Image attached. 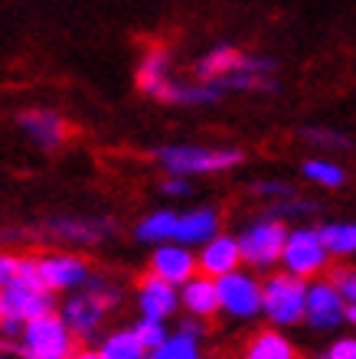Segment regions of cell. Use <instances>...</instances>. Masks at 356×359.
Wrapping results in <instances>:
<instances>
[{
  "mask_svg": "<svg viewBox=\"0 0 356 359\" xmlns=\"http://www.w3.org/2000/svg\"><path fill=\"white\" fill-rule=\"evenodd\" d=\"M245 161L239 147H209V144H167L154 151V163L167 177H213V173H232Z\"/></svg>",
  "mask_w": 356,
  "mask_h": 359,
  "instance_id": "obj_1",
  "label": "cell"
},
{
  "mask_svg": "<svg viewBox=\"0 0 356 359\" xmlns=\"http://www.w3.org/2000/svg\"><path fill=\"white\" fill-rule=\"evenodd\" d=\"M118 301H121V291L108 278H92L82 291H72L62 297L59 317L69 323V330L79 340H95L102 333L108 313L118 307Z\"/></svg>",
  "mask_w": 356,
  "mask_h": 359,
  "instance_id": "obj_2",
  "label": "cell"
},
{
  "mask_svg": "<svg viewBox=\"0 0 356 359\" xmlns=\"http://www.w3.org/2000/svg\"><path fill=\"white\" fill-rule=\"evenodd\" d=\"M7 350L17 359H72L79 353V337L69 330L59 311H53L39 320H29L17 340L7 343Z\"/></svg>",
  "mask_w": 356,
  "mask_h": 359,
  "instance_id": "obj_3",
  "label": "cell"
},
{
  "mask_svg": "<svg viewBox=\"0 0 356 359\" xmlns=\"http://www.w3.org/2000/svg\"><path fill=\"white\" fill-rule=\"evenodd\" d=\"M308 284L298 274L284 271H268L262 278V291H265V307L262 317L268 320V327H278V330H291L304 323L308 317Z\"/></svg>",
  "mask_w": 356,
  "mask_h": 359,
  "instance_id": "obj_4",
  "label": "cell"
},
{
  "mask_svg": "<svg viewBox=\"0 0 356 359\" xmlns=\"http://www.w3.org/2000/svg\"><path fill=\"white\" fill-rule=\"evenodd\" d=\"M53 311H59L56 294L46 291L43 284H29V281L0 284V330H4L7 340H17L20 330L29 320H39V317H46Z\"/></svg>",
  "mask_w": 356,
  "mask_h": 359,
  "instance_id": "obj_5",
  "label": "cell"
},
{
  "mask_svg": "<svg viewBox=\"0 0 356 359\" xmlns=\"http://www.w3.org/2000/svg\"><path fill=\"white\" fill-rule=\"evenodd\" d=\"M288 229H291V222H284L278 216H268V212L239 229L245 268L265 271V274L278 271L284 258V245H288Z\"/></svg>",
  "mask_w": 356,
  "mask_h": 359,
  "instance_id": "obj_6",
  "label": "cell"
},
{
  "mask_svg": "<svg viewBox=\"0 0 356 359\" xmlns=\"http://www.w3.org/2000/svg\"><path fill=\"white\" fill-rule=\"evenodd\" d=\"M282 268L291 274H298L304 281L324 278L334 268V255L324 245L320 226H308V222H291L288 229V245H284Z\"/></svg>",
  "mask_w": 356,
  "mask_h": 359,
  "instance_id": "obj_7",
  "label": "cell"
},
{
  "mask_svg": "<svg viewBox=\"0 0 356 359\" xmlns=\"http://www.w3.org/2000/svg\"><path fill=\"white\" fill-rule=\"evenodd\" d=\"M235 72H252V76L272 79L275 72H278V62L268 56L245 53V49L232 46V43H219V46L206 49V53L193 62V76H197L199 82H216V79L235 76Z\"/></svg>",
  "mask_w": 356,
  "mask_h": 359,
  "instance_id": "obj_8",
  "label": "cell"
},
{
  "mask_svg": "<svg viewBox=\"0 0 356 359\" xmlns=\"http://www.w3.org/2000/svg\"><path fill=\"white\" fill-rule=\"evenodd\" d=\"M216 291H219L223 317H229V320H255V317H262L265 291H262V278H255L252 268H239V271L219 278Z\"/></svg>",
  "mask_w": 356,
  "mask_h": 359,
  "instance_id": "obj_9",
  "label": "cell"
},
{
  "mask_svg": "<svg viewBox=\"0 0 356 359\" xmlns=\"http://www.w3.org/2000/svg\"><path fill=\"white\" fill-rule=\"evenodd\" d=\"M37 268L43 287L53 294L82 291L85 284L95 278L92 265L82 255H75V252H43V255H37Z\"/></svg>",
  "mask_w": 356,
  "mask_h": 359,
  "instance_id": "obj_10",
  "label": "cell"
},
{
  "mask_svg": "<svg viewBox=\"0 0 356 359\" xmlns=\"http://www.w3.org/2000/svg\"><path fill=\"white\" fill-rule=\"evenodd\" d=\"M347 323V301L330 274L324 278H314L308 284V317H304V327H310L314 333H334Z\"/></svg>",
  "mask_w": 356,
  "mask_h": 359,
  "instance_id": "obj_11",
  "label": "cell"
},
{
  "mask_svg": "<svg viewBox=\"0 0 356 359\" xmlns=\"http://www.w3.org/2000/svg\"><path fill=\"white\" fill-rule=\"evenodd\" d=\"M134 307L138 317H154V320H170L180 313V287L167 284L157 274L144 271L134 281Z\"/></svg>",
  "mask_w": 356,
  "mask_h": 359,
  "instance_id": "obj_12",
  "label": "cell"
},
{
  "mask_svg": "<svg viewBox=\"0 0 356 359\" xmlns=\"http://www.w3.org/2000/svg\"><path fill=\"white\" fill-rule=\"evenodd\" d=\"M147 271L164 278L167 284H183L190 278H197L199 274V258H197V248L183 245V242H164V245H154L147 258Z\"/></svg>",
  "mask_w": 356,
  "mask_h": 359,
  "instance_id": "obj_13",
  "label": "cell"
},
{
  "mask_svg": "<svg viewBox=\"0 0 356 359\" xmlns=\"http://www.w3.org/2000/svg\"><path fill=\"white\" fill-rule=\"evenodd\" d=\"M43 232H46V238L66 242V245H98L114 232V222L102 216H56L43 222Z\"/></svg>",
  "mask_w": 356,
  "mask_h": 359,
  "instance_id": "obj_14",
  "label": "cell"
},
{
  "mask_svg": "<svg viewBox=\"0 0 356 359\" xmlns=\"http://www.w3.org/2000/svg\"><path fill=\"white\" fill-rule=\"evenodd\" d=\"M17 128L43 151H56L69 141V121L53 108H23L17 114Z\"/></svg>",
  "mask_w": 356,
  "mask_h": 359,
  "instance_id": "obj_15",
  "label": "cell"
},
{
  "mask_svg": "<svg viewBox=\"0 0 356 359\" xmlns=\"http://www.w3.org/2000/svg\"><path fill=\"white\" fill-rule=\"evenodd\" d=\"M197 258H199V274H206L213 281H219L225 274L245 268L239 232H219L216 238H209L206 245L197 248Z\"/></svg>",
  "mask_w": 356,
  "mask_h": 359,
  "instance_id": "obj_16",
  "label": "cell"
},
{
  "mask_svg": "<svg viewBox=\"0 0 356 359\" xmlns=\"http://www.w3.org/2000/svg\"><path fill=\"white\" fill-rule=\"evenodd\" d=\"M173 82V69H170V53L164 46H147L144 56L134 66V86L138 92H144L147 98L160 102V95L167 92V86Z\"/></svg>",
  "mask_w": 356,
  "mask_h": 359,
  "instance_id": "obj_17",
  "label": "cell"
},
{
  "mask_svg": "<svg viewBox=\"0 0 356 359\" xmlns=\"http://www.w3.org/2000/svg\"><path fill=\"white\" fill-rule=\"evenodd\" d=\"M180 313L183 317H197V320H213L219 317V291H216V281L206 274H197L190 278L183 287H180Z\"/></svg>",
  "mask_w": 356,
  "mask_h": 359,
  "instance_id": "obj_18",
  "label": "cell"
},
{
  "mask_svg": "<svg viewBox=\"0 0 356 359\" xmlns=\"http://www.w3.org/2000/svg\"><path fill=\"white\" fill-rule=\"evenodd\" d=\"M223 232V216L213 206H193L187 212H180V226H177V242L190 248L206 245L209 238H216Z\"/></svg>",
  "mask_w": 356,
  "mask_h": 359,
  "instance_id": "obj_19",
  "label": "cell"
},
{
  "mask_svg": "<svg viewBox=\"0 0 356 359\" xmlns=\"http://www.w3.org/2000/svg\"><path fill=\"white\" fill-rule=\"evenodd\" d=\"M239 359H298V346L291 343V337H284V330L265 327L245 340Z\"/></svg>",
  "mask_w": 356,
  "mask_h": 359,
  "instance_id": "obj_20",
  "label": "cell"
},
{
  "mask_svg": "<svg viewBox=\"0 0 356 359\" xmlns=\"http://www.w3.org/2000/svg\"><path fill=\"white\" fill-rule=\"evenodd\" d=\"M180 212L173 209H150L144 219L134 222V238L144 245H164V242H177Z\"/></svg>",
  "mask_w": 356,
  "mask_h": 359,
  "instance_id": "obj_21",
  "label": "cell"
},
{
  "mask_svg": "<svg viewBox=\"0 0 356 359\" xmlns=\"http://www.w3.org/2000/svg\"><path fill=\"white\" fill-rule=\"evenodd\" d=\"M320 236H324V245L330 248L334 262H350V258H356V219L320 222Z\"/></svg>",
  "mask_w": 356,
  "mask_h": 359,
  "instance_id": "obj_22",
  "label": "cell"
},
{
  "mask_svg": "<svg viewBox=\"0 0 356 359\" xmlns=\"http://www.w3.org/2000/svg\"><path fill=\"white\" fill-rule=\"evenodd\" d=\"M98 350L105 353V359H144L147 356V350H144V343L134 327L108 330L102 340H98Z\"/></svg>",
  "mask_w": 356,
  "mask_h": 359,
  "instance_id": "obj_23",
  "label": "cell"
},
{
  "mask_svg": "<svg viewBox=\"0 0 356 359\" xmlns=\"http://www.w3.org/2000/svg\"><path fill=\"white\" fill-rule=\"evenodd\" d=\"M301 177L320 189H340L347 183V170L337 161H330V157H308V161H301Z\"/></svg>",
  "mask_w": 356,
  "mask_h": 359,
  "instance_id": "obj_24",
  "label": "cell"
},
{
  "mask_svg": "<svg viewBox=\"0 0 356 359\" xmlns=\"http://www.w3.org/2000/svg\"><path fill=\"white\" fill-rule=\"evenodd\" d=\"M150 356L154 359H203V350H199V337H193L187 330H173Z\"/></svg>",
  "mask_w": 356,
  "mask_h": 359,
  "instance_id": "obj_25",
  "label": "cell"
},
{
  "mask_svg": "<svg viewBox=\"0 0 356 359\" xmlns=\"http://www.w3.org/2000/svg\"><path fill=\"white\" fill-rule=\"evenodd\" d=\"M301 137L310 144V147H317V151L330 154V151H350L353 147V137L350 134H340L334 128H301Z\"/></svg>",
  "mask_w": 356,
  "mask_h": 359,
  "instance_id": "obj_26",
  "label": "cell"
},
{
  "mask_svg": "<svg viewBox=\"0 0 356 359\" xmlns=\"http://www.w3.org/2000/svg\"><path fill=\"white\" fill-rule=\"evenodd\" d=\"M131 327L138 330V337H141V343H144V350H147V353H154L160 343H164L170 333H173L167 327V320H154V317H138Z\"/></svg>",
  "mask_w": 356,
  "mask_h": 359,
  "instance_id": "obj_27",
  "label": "cell"
},
{
  "mask_svg": "<svg viewBox=\"0 0 356 359\" xmlns=\"http://www.w3.org/2000/svg\"><path fill=\"white\" fill-rule=\"evenodd\" d=\"M268 216H278V219H298V216H308V212H314V203L310 199H301L298 193L288 199H278V203H268V209H265Z\"/></svg>",
  "mask_w": 356,
  "mask_h": 359,
  "instance_id": "obj_28",
  "label": "cell"
},
{
  "mask_svg": "<svg viewBox=\"0 0 356 359\" xmlns=\"http://www.w3.org/2000/svg\"><path fill=\"white\" fill-rule=\"evenodd\" d=\"M330 281L340 287V294H343L347 307H356V265H350V262L334 265V268H330Z\"/></svg>",
  "mask_w": 356,
  "mask_h": 359,
  "instance_id": "obj_29",
  "label": "cell"
},
{
  "mask_svg": "<svg viewBox=\"0 0 356 359\" xmlns=\"http://www.w3.org/2000/svg\"><path fill=\"white\" fill-rule=\"evenodd\" d=\"M252 193L258 199H265V206H268V203H278V199L294 196V187H291V183H284V180H255Z\"/></svg>",
  "mask_w": 356,
  "mask_h": 359,
  "instance_id": "obj_30",
  "label": "cell"
},
{
  "mask_svg": "<svg viewBox=\"0 0 356 359\" xmlns=\"http://www.w3.org/2000/svg\"><path fill=\"white\" fill-rule=\"evenodd\" d=\"M320 359H356V337H337L320 353Z\"/></svg>",
  "mask_w": 356,
  "mask_h": 359,
  "instance_id": "obj_31",
  "label": "cell"
},
{
  "mask_svg": "<svg viewBox=\"0 0 356 359\" xmlns=\"http://www.w3.org/2000/svg\"><path fill=\"white\" fill-rule=\"evenodd\" d=\"M193 193V183H190L187 177H167L164 173V180H160V196L167 199H183Z\"/></svg>",
  "mask_w": 356,
  "mask_h": 359,
  "instance_id": "obj_32",
  "label": "cell"
},
{
  "mask_svg": "<svg viewBox=\"0 0 356 359\" xmlns=\"http://www.w3.org/2000/svg\"><path fill=\"white\" fill-rule=\"evenodd\" d=\"M17 265H20V255H13V252L0 255V284H10L17 278Z\"/></svg>",
  "mask_w": 356,
  "mask_h": 359,
  "instance_id": "obj_33",
  "label": "cell"
},
{
  "mask_svg": "<svg viewBox=\"0 0 356 359\" xmlns=\"http://www.w3.org/2000/svg\"><path fill=\"white\" fill-rule=\"evenodd\" d=\"M72 359H105V353L98 346H79V353Z\"/></svg>",
  "mask_w": 356,
  "mask_h": 359,
  "instance_id": "obj_34",
  "label": "cell"
},
{
  "mask_svg": "<svg viewBox=\"0 0 356 359\" xmlns=\"http://www.w3.org/2000/svg\"><path fill=\"white\" fill-rule=\"evenodd\" d=\"M347 327L356 330V307H347Z\"/></svg>",
  "mask_w": 356,
  "mask_h": 359,
  "instance_id": "obj_35",
  "label": "cell"
},
{
  "mask_svg": "<svg viewBox=\"0 0 356 359\" xmlns=\"http://www.w3.org/2000/svg\"><path fill=\"white\" fill-rule=\"evenodd\" d=\"M144 359H154V356H150V353H147V356H144Z\"/></svg>",
  "mask_w": 356,
  "mask_h": 359,
  "instance_id": "obj_36",
  "label": "cell"
}]
</instances>
